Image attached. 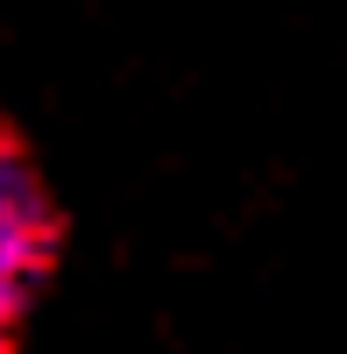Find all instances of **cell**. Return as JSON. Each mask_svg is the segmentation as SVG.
Instances as JSON below:
<instances>
[{
    "instance_id": "6da1fadb",
    "label": "cell",
    "mask_w": 347,
    "mask_h": 354,
    "mask_svg": "<svg viewBox=\"0 0 347 354\" xmlns=\"http://www.w3.org/2000/svg\"><path fill=\"white\" fill-rule=\"evenodd\" d=\"M50 205H43V185L28 156L15 149V135L0 128V326L15 333L21 305L36 298V283L50 270Z\"/></svg>"
},
{
    "instance_id": "7a4b0ae2",
    "label": "cell",
    "mask_w": 347,
    "mask_h": 354,
    "mask_svg": "<svg viewBox=\"0 0 347 354\" xmlns=\"http://www.w3.org/2000/svg\"><path fill=\"white\" fill-rule=\"evenodd\" d=\"M0 354H8V326H0Z\"/></svg>"
}]
</instances>
